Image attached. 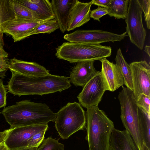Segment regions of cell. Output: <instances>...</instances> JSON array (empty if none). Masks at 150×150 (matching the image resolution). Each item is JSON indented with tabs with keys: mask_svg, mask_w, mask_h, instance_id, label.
I'll return each instance as SVG.
<instances>
[{
	"mask_svg": "<svg viewBox=\"0 0 150 150\" xmlns=\"http://www.w3.org/2000/svg\"><path fill=\"white\" fill-rule=\"evenodd\" d=\"M12 76L6 86L8 92L14 96H42L62 91L71 86L69 77L48 75L42 77H31L11 71Z\"/></svg>",
	"mask_w": 150,
	"mask_h": 150,
	"instance_id": "6da1fadb",
	"label": "cell"
},
{
	"mask_svg": "<svg viewBox=\"0 0 150 150\" xmlns=\"http://www.w3.org/2000/svg\"><path fill=\"white\" fill-rule=\"evenodd\" d=\"M1 113L11 128L48 125L54 122L57 113L45 103L22 100L4 108Z\"/></svg>",
	"mask_w": 150,
	"mask_h": 150,
	"instance_id": "7a4b0ae2",
	"label": "cell"
},
{
	"mask_svg": "<svg viewBox=\"0 0 150 150\" xmlns=\"http://www.w3.org/2000/svg\"><path fill=\"white\" fill-rule=\"evenodd\" d=\"M87 109L86 139L89 150H109L110 136L114 128L113 122L98 106Z\"/></svg>",
	"mask_w": 150,
	"mask_h": 150,
	"instance_id": "3957f363",
	"label": "cell"
},
{
	"mask_svg": "<svg viewBox=\"0 0 150 150\" xmlns=\"http://www.w3.org/2000/svg\"><path fill=\"white\" fill-rule=\"evenodd\" d=\"M56 50L57 58L71 63L99 60L109 57L112 52L110 46L76 42H64Z\"/></svg>",
	"mask_w": 150,
	"mask_h": 150,
	"instance_id": "277c9868",
	"label": "cell"
},
{
	"mask_svg": "<svg viewBox=\"0 0 150 150\" xmlns=\"http://www.w3.org/2000/svg\"><path fill=\"white\" fill-rule=\"evenodd\" d=\"M118 99L120 105V118L123 125L132 138L137 149L142 146L143 142L138 119V108L132 91L122 86Z\"/></svg>",
	"mask_w": 150,
	"mask_h": 150,
	"instance_id": "5b68a950",
	"label": "cell"
},
{
	"mask_svg": "<svg viewBox=\"0 0 150 150\" xmlns=\"http://www.w3.org/2000/svg\"><path fill=\"white\" fill-rule=\"evenodd\" d=\"M54 122L60 137L67 139L76 132L86 128L85 113L79 103H68L57 113Z\"/></svg>",
	"mask_w": 150,
	"mask_h": 150,
	"instance_id": "8992f818",
	"label": "cell"
},
{
	"mask_svg": "<svg viewBox=\"0 0 150 150\" xmlns=\"http://www.w3.org/2000/svg\"><path fill=\"white\" fill-rule=\"evenodd\" d=\"M142 16V11L137 0H129L125 19L126 32L131 42L140 50L143 49L146 34L143 25Z\"/></svg>",
	"mask_w": 150,
	"mask_h": 150,
	"instance_id": "52a82bcc",
	"label": "cell"
},
{
	"mask_svg": "<svg viewBox=\"0 0 150 150\" xmlns=\"http://www.w3.org/2000/svg\"><path fill=\"white\" fill-rule=\"evenodd\" d=\"M126 32L120 34L101 30H78L66 34L64 38L69 42L100 44L111 42L120 41L127 36Z\"/></svg>",
	"mask_w": 150,
	"mask_h": 150,
	"instance_id": "ba28073f",
	"label": "cell"
},
{
	"mask_svg": "<svg viewBox=\"0 0 150 150\" xmlns=\"http://www.w3.org/2000/svg\"><path fill=\"white\" fill-rule=\"evenodd\" d=\"M100 71L91 78L83 87L77 97L79 103L88 109L98 106L105 91Z\"/></svg>",
	"mask_w": 150,
	"mask_h": 150,
	"instance_id": "9c48e42d",
	"label": "cell"
},
{
	"mask_svg": "<svg viewBox=\"0 0 150 150\" xmlns=\"http://www.w3.org/2000/svg\"><path fill=\"white\" fill-rule=\"evenodd\" d=\"M48 128V125L11 127L4 144L8 150L27 147L28 139L33 135Z\"/></svg>",
	"mask_w": 150,
	"mask_h": 150,
	"instance_id": "30bf717a",
	"label": "cell"
},
{
	"mask_svg": "<svg viewBox=\"0 0 150 150\" xmlns=\"http://www.w3.org/2000/svg\"><path fill=\"white\" fill-rule=\"evenodd\" d=\"M133 92L135 99L141 93L150 96V66L146 61L131 63Z\"/></svg>",
	"mask_w": 150,
	"mask_h": 150,
	"instance_id": "8fae6325",
	"label": "cell"
},
{
	"mask_svg": "<svg viewBox=\"0 0 150 150\" xmlns=\"http://www.w3.org/2000/svg\"><path fill=\"white\" fill-rule=\"evenodd\" d=\"M46 21L14 19L7 23L4 28L3 33L11 35L15 42L19 41L30 36L31 33L38 26Z\"/></svg>",
	"mask_w": 150,
	"mask_h": 150,
	"instance_id": "7c38bea8",
	"label": "cell"
},
{
	"mask_svg": "<svg viewBox=\"0 0 150 150\" xmlns=\"http://www.w3.org/2000/svg\"><path fill=\"white\" fill-rule=\"evenodd\" d=\"M101 63L100 71L105 91L113 92L124 84V80L120 69L116 64L106 58L99 60Z\"/></svg>",
	"mask_w": 150,
	"mask_h": 150,
	"instance_id": "4fadbf2b",
	"label": "cell"
},
{
	"mask_svg": "<svg viewBox=\"0 0 150 150\" xmlns=\"http://www.w3.org/2000/svg\"><path fill=\"white\" fill-rule=\"evenodd\" d=\"M92 5L91 2L83 3L75 0L70 11L67 31L73 30L90 20Z\"/></svg>",
	"mask_w": 150,
	"mask_h": 150,
	"instance_id": "5bb4252c",
	"label": "cell"
},
{
	"mask_svg": "<svg viewBox=\"0 0 150 150\" xmlns=\"http://www.w3.org/2000/svg\"><path fill=\"white\" fill-rule=\"evenodd\" d=\"M95 61H83L77 63L69 78L70 83L76 86L83 87L99 71L95 69Z\"/></svg>",
	"mask_w": 150,
	"mask_h": 150,
	"instance_id": "9a60e30c",
	"label": "cell"
},
{
	"mask_svg": "<svg viewBox=\"0 0 150 150\" xmlns=\"http://www.w3.org/2000/svg\"><path fill=\"white\" fill-rule=\"evenodd\" d=\"M9 69L11 71L31 77L43 76L50 74L49 70L36 62L25 61L15 57L9 59Z\"/></svg>",
	"mask_w": 150,
	"mask_h": 150,
	"instance_id": "2e32d148",
	"label": "cell"
},
{
	"mask_svg": "<svg viewBox=\"0 0 150 150\" xmlns=\"http://www.w3.org/2000/svg\"><path fill=\"white\" fill-rule=\"evenodd\" d=\"M75 0H52L51 1L54 18L62 33L67 31L69 14Z\"/></svg>",
	"mask_w": 150,
	"mask_h": 150,
	"instance_id": "e0dca14e",
	"label": "cell"
},
{
	"mask_svg": "<svg viewBox=\"0 0 150 150\" xmlns=\"http://www.w3.org/2000/svg\"><path fill=\"white\" fill-rule=\"evenodd\" d=\"M109 150H138L132 138L125 130H112L109 142Z\"/></svg>",
	"mask_w": 150,
	"mask_h": 150,
	"instance_id": "ac0fdd59",
	"label": "cell"
},
{
	"mask_svg": "<svg viewBox=\"0 0 150 150\" xmlns=\"http://www.w3.org/2000/svg\"><path fill=\"white\" fill-rule=\"evenodd\" d=\"M34 12L39 21L54 18L51 2L49 0H18Z\"/></svg>",
	"mask_w": 150,
	"mask_h": 150,
	"instance_id": "d6986e66",
	"label": "cell"
},
{
	"mask_svg": "<svg viewBox=\"0 0 150 150\" xmlns=\"http://www.w3.org/2000/svg\"><path fill=\"white\" fill-rule=\"evenodd\" d=\"M15 18L9 0H0V42L4 46L3 30L7 23Z\"/></svg>",
	"mask_w": 150,
	"mask_h": 150,
	"instance_id": "ffe728a7",
	"label": "cell"
},
{
	"mask_svg": "<svg viewBox=\"0 0 150 150\" xmlns=\"http://www.w3.org/2000/svg\"><path fill=\"white\" fill-rule=\"evenodd\" d=\"M115 60L123 78L124 84L127 88L133 91L131 71L129 65L125 60L121 50L119 48L117 50Z\"/></svg>",
	"mask_w": 150,
	"mask_h": 150,
	"instance_id": "44dd1931",
	"label": "cell"
},
{
	"mask_svg": "<svg viewBox=\"0 0 150 150\" xmlns=\"http://www.w3.org/2000/svg\"><path fill=\"white\" fill-rule=\"evenodd\" d=\"M138 119L143 143L150 149V115L138 107Z\"/></svg>",
	"mask_w": 150,
	"mask_h": 150,
	"instance_id": "7402d4cb",
	"label": "cell"
},
{
	"mask_svg": "<svg viewBox=\"0 0 150 150\" xmlns=\"http://www.w3.org/2000/svg\"><path fill=\"white\" fill-rule=\"evenodd\" d=\"M9 1L15 14V19L27 21H39L37 15L34 12L18 0Z\"/></svg>",
	"mask_w": 150,
	"mask_h": 150,
	"instance_id": "603a6c76",
	"label": "cell"
},
{
	"mask_svg": "<svg viewBox=\"0 0 150 150\" xmlns=\"http://www.w3.org/2000/svg\"><path fill=\"white\" fill-rule=\"evenodd\" d=\"M129 0H111L107 10L108 15L117 19H125L127 13Z\"/></svg>",
	"mask_w": 150,
	"mask_h": 150,
	"instance_id": "cb8c5ba5",
	"label": "cell"
},
{
	"mask_svg": "<svg viewBox=\"0 0 150 150\" xmlns=\"http://www.w3.org/2000/svg\"><path fill=\"white\" fill-rule=\"evenodd\" d=\"M59 28L56 20L52 19L46 21L38 26L30 34V36L34 34L50 33Z\"/></svg>",
	"mask_w": 150,
	"mask_h": 150,
	"instance_id": "d4e9b609",
	"label": "cell"
},
{
	"mask_svg": "<svg viewBox=\"0 0 150 150\" xmlns=\"http://www.w3.org/2000/svg\"><path fill=\"white\" fill-rule=\"evenodd\" d=\"M37 150H64V146L50 137L44 139Z\"/></svg>",
	"mask_w": 150,
	"mask_h": 150,
	"instance_id": "484cf974",
	"label": "cell"
},
{
	"mask_svg": "<svg viewBox=\"0 0 150 150\" xmlns=\"http://www.w3.org/2000/svg\"><path fill=\"white\" fill-rule=\"evenodd\" d=\"M0 42V77L5 78L6 71L9 69V60L8 54Z\"/></svg>",
	"mask_w": 150,
	"mask_h": 150,
	"instance_id": "4316f807",
	"label": "cell"
},
{
	"mask_svg": "<svg viewBox=\"0 0 150 150\" xmlns=\"http://www.w3.org/2000/svg\"><path fill=\"white\" fill-rule=\"evenodd\" d=\"M47 130L40 131L33 135L28 141V147H38L44 139V135Z\"/></svg>",
	"mask_w": 150,
	"mask_h": 150,
	"instance_id": "83f0119b",
	"label": "cell"
},
{
	"mask_svg": "<svg viewBox=\"0 0 150 150\" xmlns=\"http://www.w3.org/2000/svg\"><path fill=\"white\" fill-rule=\"evenodd\" d=\"M136 100L138 106L150 115V96L141 93L138 96Z\"/></svg>",
	"mask_w": 150,
	"mask_h": 150,
	"instance_id": "f1b7e54d",
	"label": "cell"
},
{
	"mask_svg": "<svg viewBox=\"0 0 150 150\" xmlns=\"http://www.w3.org/2000/svg\"><path fill=\"white\" fill-rule=\"evenodd\" d=\"M142 12L144 14V20L148 29H150V0H137Z\"/></svg>",
	"mask_w": 150,
	"mask_h": 150,
	"instance_id": "f546056e",
	"label": "cell"
},
{
	"mask_svg": "<svg viewBox=\"0 0 150 150\" xmlns=\"http://www.w3.org/2000/svg\"><path fill=\"white\" fill-rule=\"evenodd\" d=\"M108 14L107 8L99 6L97 8L91 11L90 17L100 22V19L103 16Z\"/></svg>",
	"mask_w": 150,
	"mask_h": 150,
	"instance_id": "4dcf8cb0",
	"label": "cell"
},
{
	"mask_svg": "<svg viewBox=\"0 0 150 150\" xmlns=\"http://www.w3.org/2000/svg\"><path fill=\"white\" fill-rule=\"evenodd\" d=\"M7 89L3 83L2 79H0V108L4 107L6 105Z\"/></svg>",
	"mask_w": 150,
	"mask_h": 150,
	"instance_id": "1f68e13d",
	"label": "cell"
},
{
	"mask_svg": "<svg viewBox=\"0 0 150 150\" xmlns=\"http://www.w3.org/2000/svg\"><path fill=\"white\" fill-rule=\"evenodd\" d=\"M111 0H93L90 2L92 4L107 8Z\"/></svg>",
	"mask_w": 150,
	"mask_h": 150,
	"instance_id": "d6a6232c",
	"label": "cell"
},
{
	"mask_svg": "<svg viewBox=\"0 0 150 150\" xmlns=\"http://www.w3.org/2000/svg\"><path fill=\"white\" fill-rule=\"evenodd\" d=\"M9 131V129L6 130L2 132H0V144H2L4 142Z\"/></svg>",
	"mask_w": 150,
	"mask_h": 150,
	"instance_id": "836d02e7",
	"label": "cell"
},
{
	"mask_svg": "<svg viewBox=\"0 0 150 150\" xmlns=\"http://www.w3.org/2000/svg\"><path fill=\"white\" fill-rule=\"evenodd\" d=\"M38 147H28L21 148L18 149L12 150H37Z\"/></svg>",
	"mask_w": 150,
	"mask_h": 150,
	"instance_id": "e575fe53",
	"label": "cell"
},
{
	"mask_svg": "<svg viewBox=\"0 0 150 150\" xmlns=\"http://www.w3.org/2000/svg\"><path fill=\"white\" fill-rule=\"evenodd\" d=\"M150 47L149 46L146 45L145 47L144 51L149 56H150Z\"/></svg>",
	"mask_w": 150,
	"mask_h": 150,
	"instance_id": "d590c367",
	"label": "cell"
},
{
	"mask_svg": "<svg viewBox=\"0 0 150 150\" xmlns=\"http://www.w3.org/2000/svg\"><path fill=\"white\" fill-rule=\"evenodd\" d=\"M0 150H8L7 148L4 145V143L0 146Z\"/></svg>",
	"mask_w": 150,
	"mask_h": 150,
	"instance_id": "8d00e7d4",
	"label": "cell"
},
{
	"mask_svg": "<svg viewBox=\"0 0 150 150\" xmlns=\"http://www.w3.org/2000/svg\"><path fill=\"white\" fill-rule=\"evenodd\" d=\"M139 150H150V149L147 147L143 143L142 146Z\"/></svg>",
	"mask_w": 150,
	"mask_h": 150,
	"instance_id": "74e56055",
	"label": "cell"
},
{
	"mask_svg": "<svg viewBox=\"0 0 150 150\" xmlns=\"http://www.w3.org/2000/svg\"><path fill=\"white\" fill-rule=\"evenodd\" d=\"M3 143H2V144H0V146L1 145H2V144Z\"/></svg>",
	"mask_w": 150,
	"mask_h": 150,
	"instance_id": "f35d334b",
	"label": "cell"
},
{
	"mask_svg": "<svg viewBox=\"0 0 150 150\" xmlns=\"http://www.w3.org/2000/svg\"><path fill=\"white\" fill-rule=\"evenodd\" d=\"M1 113V112H0V114Z\"/></svg>",
	"mask_w": 150,
	"mask_h": 150,
	"instance_id": "ab89813d",
	"label": "cell"
}]
</instances>
